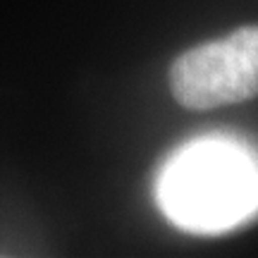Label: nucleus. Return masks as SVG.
Wrapping results in <instances>:
<instances>
[{
	"instance_id": "f03ea898",
	"label": "nucleus",
	"mask_w": 258,
	"mask_h": 258,
	"mask_svg": "<svg viewBox=\"0 0 258 258\" xmlns=\"http://www.w3.org/2000/svg\"><path fill=\"white\" fill-rule=\"evenodd\" d=\"M170 91L186 110H213L258 96V24L182 53L170 67Z\"/></svg>"
},
{
	"instance_id": "f257e3e1",
	"label": "nucleus",
	"mask_w": 258,
	"mask_h": 258,
	"mask_svg": "<svg viewBox=\"0 0 258 258\" xmlns=\"http://www.w3.org/2000/svg\"><path fill=\"white\" fill-rule=\"evenodd\" d=\"M160 203L186 230H220L258 203V175L239 151L225 144H199L167 167Z\"/></svg>"
}]
</instances>
